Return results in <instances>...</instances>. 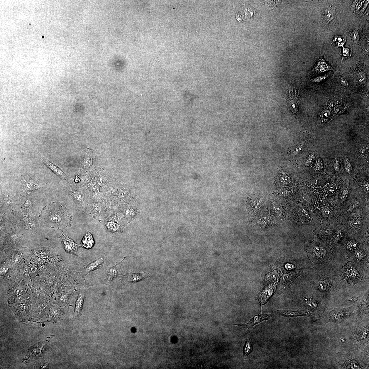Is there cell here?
I'll return each instance as SVG.
<instances>
[{
	"mask_svg": "<svg viewBox=\"0 0 369 369\" xmlns=\"http://www.w3.org/2000/svg\"><path fill=\"white\" fill-rule=\"evenodd\" d=\"M310 254L313 260L317 262H323L329 258L327 251L322 246L314 244L311 248Z\"/></svg>",
	"mask_w": 369,
	"mask_h": 369,
	"instance_id": "9",
	"label": "cell"
},
{
	"mask_svg": "<svg viewBox=\"0 0 369 369\" xmlns=\"http://www.w3.org/2000/svg\"><path fill=\"white\" fill-rule=\"evenodd\" d=\"M59 238L66 253L79 257L77 252L78 248L81 247L80 244L76 243L69 236L63 233Z\"/></svg>",
	"mask_w": 369,
	"mask_h": 369,
	"instance_id": "7",
	"label": "cell"
},
{
	"mask_svg": "<svg viewBox=\"0 0 369 369\" xmlns=\"http://www.w3.org/2000/svg\"><path fill=\"white\" fill-rule=\"evenodd\" d=\"M357 246V243L354 241H350L347 244V248L350 250L356 249Z\"/></svg>",
	"mask_w": 369,
	"mask_h": 369,
	"instance_id": "33",
	"label": "cell"
},
{
	"mask_svg": "<svg viewBox=\"0 0 369 369\" xmlns=\"http://www.w3.org/2000/svg\"><path fill=\"white\" fill-rule=\"evenodd\" d=\"M328 76L327 75H325L324 76L317 77L315 78L314 79H313L312 80L313 82H320L326 79L328 77Z\"/></svg>",
	"mask_w": 369,
	"mask_h": 369,
	"instance_id": "31",
	"label": "cell"
},
{
	"mask_svg": "<svg viewBox=\"0 0 369 369\" xmlns=\"http://www.w3.org/2000/svg\"><path fill=\"white\" fill-rule=\"evenodd\" d=\"M304 145V142H302L299 144L296 147L295 150L294 152V155H296L298 154L300 151H301L302 148H303Z\"/></svg>",
	"mask_w": 369,
	"mask_h": 369,
	"instance_id": "32",
	"label": "cell"
},
{
	"mask_svg": "<svg viewBox=\"0 0 369 369\" xmlns=\"http://www.w3.org/2000/svg\"><path fill=\"white\" fill-rule=\"evenodd\" d=\"M43 217L48 223L60 229L70 226L72 222V216L69 210L62 206H49L45 209Z\"/></svg>",
	"mask_w": 369,
	"mask_h": 369,
	"instance_id": "1",
	"label": "cell"
},
{
	"mask_svg": "<svg viewBox=\"0 0 369 369\" xmlns=\"http://www.w3.org/2000/svg\"><path fill=\"white\" fill-rule=\"evenodd\" d=\"M41 159L44 164L58 177L60 178L64 181L69 182L70 177L66 175L59 167L52 163L48 159L45 158H41Z\"/></svg>",
	"mask_w": 369,
	"mask_h": 369,
	"instance_id": "13",
	"label": "cell"
},
{
	"mask_svg": "<svg viewBox=\"0 0 369 369\" xmlns=\"http://www.w3.org/2000/svg\"><path fill=\"white\" fill-rule=\"evenodd\" d=\"M74 181L75 184H77L80 183V180L79 179V178L77 176H76L75 178Z\"/></svg>",
	"mask_w": 369,
	"mask_h": 369,
	"instance_id": "45",
	"label": "cell"
},
{
	"mask_svg": "<svg viewBox=\"0 0 369 369\" xmlns=\"http://www.w3.org/2000/svg\"><path fill=\"white\" fill-rule=\"evenodd\" d=\"M350 54V51L349 49L348 48H343V55L344 56L348 57L349 56Z\"/></svg>",
	"mask_w": 369,
	"mask_h": 369,
	"instance_id": "37",
	"label": "cell"
},
{
	"mask_svg": "<svg viewBox=\"0 0 369 369\" xmlns=\"http://www.w3.org/2000/svg\"><path fill=\"white\" fill-rule=\"evenodd\" d=\"M365 1H358V3L357 4V5H356V11H358V10H359L360 8L363 5V3H364Z\"/></svg>",
	"mask_w": 369,
	"mask_h": 369,
	"instance_id": "39",
	"label": "cell"
},
{
	"mask_svg": "<svg viewBox=\"0 0 369 369\" xmlns=\"http://www.w3.org/2000/svg\"><path fill=\"white\" fill-rule=\"evenodd\" d=\"M86 209L89 214L93 218L100 221L106 218L112 211L108 201L98 202L91 199Z\"/></svg>",
	"mask_w": 369,
	"mask_h": 369,
	"instance_id": "2",
	"label": "cell"
},
{
	"mask_svg": "<svg viewBox=\"0 0 369 369\" xmlns=\"http://www.w3.org/2000/svg\"><path fill=\"white\" fill-rule=\"evenodd\" d=\"M252 348L251 344L249 341L246 342L245 345L243 348V356L246 358L252 352Z\"/></svg>",
	"mask_w": 369,
	"mask_h": 369,
	"instance_id": "22",
	"label": "cell"
},
{
	"mask_svg": "<svg viewBox=\"0 0 369 369\" xmlns=\"http://www.w3.org/2000/svg\"><path fill=\"white\" fill-rule=\"evenodd\" d=\"M369 1H365V4L364 7L363 8H362V9L361 10L362 13H363V12H364L366 8L367 7V6L368 5V4L369 3Z\"/></svg>",
	"mask_w": 369,
	"mask_h": 369,
	"instance_id": "43",
	"label": "cell"
},
{
	"mask_svg": "<svg viewBox=\"0 0 369 369\" xmlns=\"http://www.w3.org/2000/svg\"><path fill=\"white\" fill-rule=\"evenodd\" d=\"M334 168L335 170L337 172H339L340 171V165L339 161L337 159H336L334 161Z\"/></svg>",
	"mask_w": 369,
	"mask_h": 369,
	"instance_id": "36",
	"label": "cell"
},
{
	"mask_svg": "<svg viewBox=\"0 0 369 369\" xmlns=\"http://www.w3.org/2000/svg\"><path fill=\"white\" fill-rule=\"evenodd\" d=\"M344 165H345V167L346 171L348 174H350L351 173L352 169L351 162H350L349 159L346 156L345 157V159H344Z\"/></svg>",
	"mask_w": 369,
	"mask_h": 369,
	"instance_id": "26",
	"label": "cell"
},
{
	"mask_svg": "<svg viewBox=\"0 0 369 369\" xmlns=\"http://www.w3.org/2000/svg\"><path fill=\"white\" fill-rule=\"evenodd\" d=\"M305 300L306 301L307 305L309 307L314 308L316 307L317 306V304L314 300L308 299H306Z\"/></svg>",
	"mask_w": 369,
	"mask_h": 369,
	"instance_id": "30",
	"label": "cell"
},
{
	"mask_svg": "<svg viewBox=\"0 0 369 369\" xmlns=\"http://www.w3.org/2000/svg\"><path fill=\"white\" fill-rule=\"evenodd\" d=\"M277 284L273 283L267 285L258 295L259 302L262 305L266 304L272 296L277 289Z\"/></svg>",
	"mask_w": 369,
	"mask_h": 369,
	"instance_id": "8",
	"label": "cell"
},
{
	"mask_svg": "<svg viewBox=\"0 0 369 369\" xmlns=\"http://www.w3.org/2000/svg\"><path fill=\"white\" fill-rule=\"evenodd\" d=\"M272 315L271 314H260L255 316L250 320L249 322L244 324H232L243 327L244 328L250 329L254 325L265 320H268L270 319Z\"/></svg>",
	"mask_w": 369,
	"mask_h": 369,
	"instance_id": "16",
	"label": "cell"
},
{
	"mask_svg": "<svg viewBox=\"0 0 369 369\" xmlns=\"http://www.w3.org/2000/svg\"><path fill=\"white\" fill-rule=\"evenodd\" d=\"M277 312L280 316L290 318V317L304 316H306V313L303 312H294V311H286L284 310H278Z\"/></svg>",
	"mask_w": 369,
	"mask_h": 369,
	"instance_id": "20",
	"label": "cell"
},
{
	"mask_svg": "<svg viewBox=\"0 0 369 369\" xmlns=\"http://www.w3.org/2000/svg\"><path fill=\"white\" fill-rule=\"evenodd\" d=\"M97 183L102 188L115 182L114 179L111 175L105 172L99 173L95 177Z\"/></svg>",
	"mask_w": 369,
	"mask_h": 369,
	"instance_id": "18",
	"label": "cell"
},
{
	"mask_svg": "<svg viewBox=\"0 0 369 369\" xmlns=\"http://www.w3.org/2000/svg\"><path fill=\"white\" fill-rule=\"evenodd\" d=\"M315 157H316V155L314 154L310 155L308 158L307 160L306 161V164L307 165H310L312 163V161L314 160Z\"/></svg>",
	"mask_w": 369,
	"mask_h": 369,
	"instance_id": "35",
	"label": "cell"
},
{
	"mask_svg": "<svg viewBox=\"0 0 369 369\" xmlns=\"http://www.w3.org/2000/svg\"><path fill=\"white\" fill-rule=\"evenodd\" d=\"M330 115V111L328 110L325 109L323 110L321 114V117L324 120H327L329 117Z\"/></svg>",
	"mask_w": 369,
	"mask_h": 369,
	"instance_id": "28",
	"label": "cell"
},
{
	"mask_svg": "<svg viewBox=\"0 0 369 369\" xmlns=\"http://www.w3.org/2000/svg\"><path fill=\"white\" fill-rule=\"evenodd\" d=\"M124 221L116 212L112 210L109 216L101 222L109 235L115 236L122 232Z\"/></svg>",
	"mask_w": 369,
	"mask_h": 369,
	"instance_id": "3",
	"label": "cell"
},
{
	"mask_svg": "<svg viewBox=\"0 0 369 369\" xmlns=\"http://www.w3.org/2000/svg\"><path fill=\"white\" fill-rule=\"evenodd\" d=\"M341 232H339V233H337L336 234V236L335 237V241H337L339 239V238H340L341 237Z\"/></svg>",
	"mask_w": 369,
	"mask_h": 369,
	"instance_id": "42",
	"label": "cell"
},
{
	"mask_svg": "<svg viewBox=\"0 0 369 369\" xmlns=\"http://www.w3.org/2000/svg\"><path fill=\"white\" fill-rule=\"evenodd\" d=\"M356 260L358 262H362L365 259V256L361 250H358L356 253Z\"/></svg>",
	"mask_w": 369,
	"mask_h": 369,
	"instance_id": "27",
	"label": "cell"
},
{
	"mask_svg": "<svg viewBox=\"0 0 369 369\" xmlns=\"http://www.w3.org/2000/svg\"><path fill=\"white\" fill-rule=\"evenodd\" d=\"M94 244V240L92 235L88 232L84 236L80 245L81 247L89 249L92 248Z\"/></svg>",
	"mask_w": 369,
	"mask_h": 369,
	"instance_id": "19",
	"label": "cell"
},
{
	"mask_svg": "<svg viewBox=\"0 0 369 369\" xmlns=\"http://www.w3.org/2000/svg\"><path fill=\"white\" fill-rule=\"evenodd\" d=\"M363 188L364 191L368 193H369V184L368 183H366L364 184L363 186Z\"/></svg>",
	"mask_w": 369,
	"mask_h": 369,
	"instance_id": "41",
	"label": "cell"
},
{
	"mask_svg": "<svg viewBox=\"0 0 369 369\" xmlns=\"http://www.w3.org/2000/svg\"><path fill=\"white\" fill-rule=\"evenodd\" d=\"M126 258V257H124L121 262L117 263L114 266L106 267V270L107 273L106 277L104 280V285H110L116 278L118 276L122 275L121 272V267Z\"/></svg>",
	"mask_w": 369,
	"mask_h": 369,
	"instance_id": "6",
	"label": "cell"
},
{
	"mask_svg": "<svg viewBox=\"0 0 369 369\" xmlns=\"http://www.w3.org/2000/svg\"><path fill=\"white\" fill-rule=\"evenodd\" d=\"M323 167V165L322 161L320 160H318L317 161L316 166V170H320L322 169Z\"/></svg>",
	"mask_w": 369,
	"mask_h": 369,
	"instance_id": "34",
	"label": "cell"
},
{
	"mask_svg": "<svg viewBox=\"0 0 369 369\" xmlns=\"http://www.w3.org/2000/svg\"><path fill=\"white\" fill-rule=\"evenodd\" d=\"M369 146L368 145H365L363 146V148L362 149V154H365L366 152H368V151Z\"/></svg>",
	"mask_w": 369,
	"mask_h": 369,
	"instance_id": "40",
	"label": "cell"
},
{
	"mask_svg": "<svg viewBox=\"0 0 369 369\" xmlns=\"http://www.w3.org/2000/svg\"><path fill=\"white\" fill-rule=\"evenodd\" d=\"M21 182L23 186L24 192H32L41 188H44L47 184L42 181L35 179L31 176L21 175L19 176Z\"/></svg>",
	"mask_w": 369,
	"mask_h": 369,
	"instance_id": "5",
	"label": "cell"
},
{
	"mask_svg": "<svg viewBox=\"0 0 369 369\" xmlns=\"http://www.w3.org/2000/svg\"><path fill=\"white\" fill-rule=\"evenodd\" d=\"M42 37L43 38H44V36H43V37Z\"/></svg>",
	"mask_w": 369,
	"mask_h": 369,
	"instance_id": "46",
	"label": "cell"
},
{
	"mask_svg": "<svg viewBox=\"0 0 369 369\" xmlns=\"http://www.w3.org/2000/svg\"><path fill=\"white\" fill-rule=\"evenodd\" d=\"M317 287L318 289L321 291H326L327 289H329V283L326 281L322 280L319 281L317 283Z\"/></svg>",
	"mask_w": 369,
	"mask_h": 369,
	"instance_id": "24",
	"label": "cell"
},
{
	"mask_svg": "<svg viewBox=\"0 0 369 369\" xmlns=\"http://www.w3.org/2000/svg\"><path fill=\"white\" fill-rule=\"evenodd\" d=\"M339 79L340 81H341V84H343V86H348L347 82V81H346V80L345 79V78L341 77V78H339Z\"/></svg>",
	"mask_w": 369,
	"mask_h": 369,
	"instance_id": "38",
	"label": "cell"
},
{
	"mask_svg": "<svg viewBox=\"0 0 369 369\" xmlns=\"http://www.w3.org/2000/svg\"><path fill=\"white\" fill-rule=\"evenodd\" d=\"M315 69L317 72H322L329 70H332L333 68L326 62L321 60L316 64Z\"/></svg>",
	"mask_w": 369,
	"mask_h": 369,
	"instance_id": "21",
	"label": "cell"
},
{
	"mask_svg": "<svg viewBox=\"0 0 369 369\" xmlns=\"http://www.w3.org/2000/svg\"><path fill=\"white\" fill-rule=\"evenodd\" d=\"M287 100L288 105L290 110L294 113H296L298 111V95L297 92L293 89H290L286 92Z\"/></svg>",
	"mask_w": 369,
	"mask_h": 369,
	"instance_id": "14",
	"label": "cell"
},
{
	"mask_svg": "<svg viewBox=\"0 0 369 369\" xmlns=\"http://www.w3.org/2000/svg\"><path fill=\"white\" fill-rule=\"evenodd\" d=\"M358 77L359 81L360 82H362V80L364 79V76L363 74H359Z\"/></svg>",
	"mask_w": 369,
	"mask_h": 369,
	"instance_id": "44",
	"label": "cell"
},
{
	"mask_svg": "<svg viewBox=\"0 0 369 369\" xmlns=\"http://www.w3.org/2000/svg\"><path fill=\"white\" fill-rule=\"evenodd\" d=\"M88 153V152L85 153L83 158V165L86 167L90 166L92 163V156Z\"/></svg>",
	"mask_w": 369,
	"mask_h": 369,
	"instance_id": "23",
	"label": "cell"
},
{
	"mask_svg": "<svg viewBox=\"0 0 369 369\" xmlns=\"http://www.w3.org/2000/svg\"><path fill=\"white\" fill-rule=\"evenodd\" d=\"M325 19L328 22H330L334 18V15L333 12L331 10L326 9L325 10L324 13Z\"/></svg>",
	"mask_w": 369,
	"mask_h": 369,
	"instance_id": "25",
	"label": "cell"
},
{
	"mask_svg": "<svg viewBox=\"0 0 369 369\" xmlns=\"http://www.w3.org/2000/svg\"><path fill=\"white\" fill-rule=\"evenodd\" d=\"M122 278L120 281H123L126 283H136L140 282L146 278L150 277L149 273L144 272L140 273H136L131 272H128L126 274L122 275Z\"/></svg>",
	"mask_w": 369,
	"mask_h": 369,
	"instance_id": "11",
	"label": "cell"
},
{
	"mask_svg": "<svg viewBox=\"0 0 369 369\" xmlns=\"http://www.w3.org/2000/svg\"><path fill=\"white\" fill-rule=\"evenodd\" d=\"M85 295V291L84 290H81L79 292L77 298L75 308L74 316L75 318H78L81 314L83 306L84 300Z\"/></svg>",
	"mask_w": 369,
	"mask_h": 369,
	"instance_id": "17",
	"label": "cell"
},
{
	"mask_svg": "<svg viewBox=\"0 0 369 369\" xmlns=\"http://www.w3.org/2000/svg\"><path fill=\"white\" fill-rule=\"evenodd\" d=\"M107 258L105 256L101 255L96 260L86 265H84V270L79 273L83 277H85L87 275L92 271L97 270L100 268L103 263L106 260Z\"/></svg>",
	"mask_w": 369,
	"mask_h": 369,
	"instance_id": "10",
	"label": "cell"
},
{
	"mask_svg": "<svg viewBox=\"0 0 369 369\" xmlns=\"http://www.w3.org/2000/svg\"><path fill=\"white\" fill-rule=\"evenodd\" d=\"M343 273L346 278L350 281L357 282L360 281V276L355 266L349 263L343 267Z\"/></svg>",
	"mask_w": 369,
	"mask_h": 369,
	"instance_id": "12",
	"label": "cell"
},
{
	"mask_svg": "<svg viewBox=\"0 0 369 369\" xmlns=\"http://www.w3.org/2000/svg\"><path fill=\"white\" fill-rule=\"evenodd\" d=\"M67 187L72 199L80 206L86 208L91 199L85 187L82 184H68Z\"/></svg>",
	"mask_w": 369,
	"mask_h": 369,
	"instance_id": "4",
	"label": "cell"
},
{
	"mask_svg": "<svg viewBox=\"0 0 369 369\" xmlns=\"http://www.w3.org/2000/svg\"><path fill=\"white\" fill-rule=\"evenodd\" d=\"M358 30H354L351 33L352 40L355 42H357L358 38Z\"/></svg>",
	"mask_w": 369,
	"mask_h": 369,
	"instance_id": "29",
	"label": "cell"
},
{
	"mask_svg": "<svg viewBox=\"0 0 369 369\" xmlns=\"http://www.w3.org/2000/svg\"><path fill=\"white\" fill-rule=\"evenodd\" d=\"M352 309L349 308L345 309H335L331 312L330 316L331 319L335 322H341L343 319L351 315Z\"/></svg>",
	"mask_w": 369,
	"mask_h": 369,
	"instance_id": "15",
	"label": "cell"
}]
</instances>
